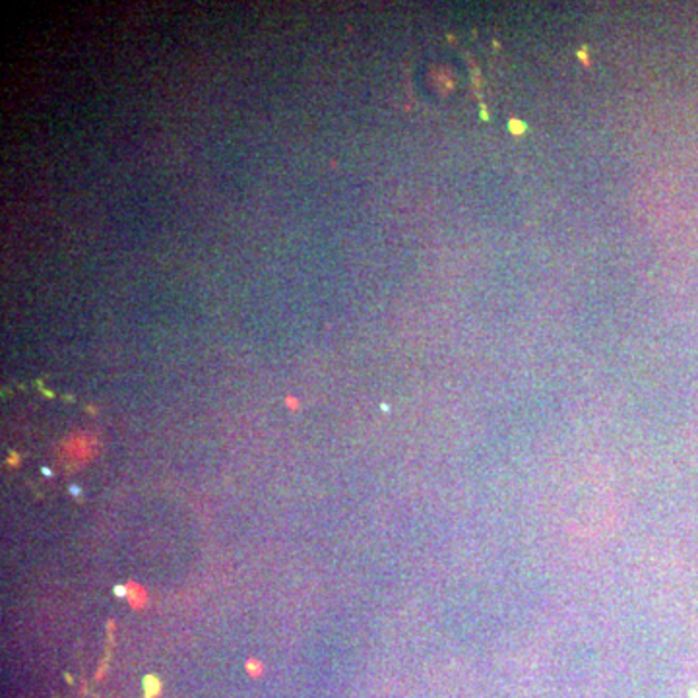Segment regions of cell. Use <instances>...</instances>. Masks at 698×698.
Here are the masks:
<instances>
[{
	"label": "cell",
	"instance_id": "cell-1",
	"mask_svg": "<svg viewBox=\"0 0 698 698\" xmlns=\"http://www.w3.org/2000/svg\"><path fill=\"white\" fill-rule=\"evenodd\" d=\"M71 491L74 493V495H80V489H78V487H71Z\"/></svg>",
	"mask_w": 698,
	"mask_h": 698
}]
</instances>
